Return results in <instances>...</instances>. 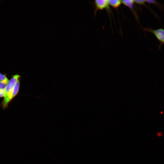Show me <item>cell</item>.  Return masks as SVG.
I'll list each match as a JSON object with an SVG mask.
<instances>
[{
    "label": "cell",
    "instance_id": "1",
    "mask_svg": "<svg viewBox=\"0 0 164 164\" xmlns=\"http://www.w3.org/2000/svg\"><path fill=\"white\" fill-rule=\"evenodd\" d=\"M21 77V76L17 74L12 75L7 83L4 98L1 103V106L3 109L6 108L12 100V94L14 87L17 81L20 79Z\"/></svg>",
    "mask_w": 164,
    "mask_h": 164
},
{
    "label": "cell",
    "instance_id": "2",
    "mask_svg": "<svg viewBox=\"0 0 164 164\" xmlns=\"http://www.w3.org/2000/svg\"><path fill=\"white\" fill-rule=\"evenodd\" d=\"M144 30L150 32L152 34L156 37L160 42V44L159 47H160L162 45L164 44V29L159 28L156 29H153L151 28H145Z\"/></svg>",
    "mask_w": 164,
    "mask_h": 164
},
{
    "label": "cell",
    "instance_id": "6",
    "mask_svg": "<svg viewBox=\"0 0 164 164\" xmlns=\"http://www.w3.org/2000/svg\"><path fill=\"white\" fill-rule=\"evenodd\" d=\"M121 3L123 4L132 9L134 3V0H125L121 1Z\"/></svg>",
    "mask_w": 164,
    "mask_h": 164
},
{
    "label": "cell",
    "instance_id": "4",
    "mask_svg": "<svg viewBox=\"0 0 164 164\" xmlns=\"http://www.w3.org/2000/svg\"><path fill=\"white\" fill-rule=\"evenodd\" d=\"M20 79L17 81L14 87L12 94V100L15 97L19 92L20 87Z\"/></svg>",
    "mask_w": 164,
    "mask_h": 164
},
{
    "label": "cell",
    "instance_id": "10",
    "mask_svg": "<svg viewBox=\"0 0 164 164\" xmlns=\"http://www.w3.org/2000/svg\"><path fill=\"white\" fill-rule=\"evenodd\" d=\"M6 84L0 82V91H5Z\"/></svg>",
    "mask_w": 164,
    "mask_h": 164
},
{
    "label": "cell",
    "instance_id": "5",
    "mask_svg": "<svg viewBox=\"0 0 164 164\" xmlns=\"http://www.w3.org/2000/svg\"><path fill=\"white\" fill-rule=\"evenodd\" d=\"M109 5H110L114 8L118 7L121 4V1L119 0H108Z\"/></svg>",
    "mask_w": 164,
    "mask_h": 164
},
{
    "label": "cell",
    "instance_id": "11",
    "mask_svg": "<svg viewBox=\"0 0 164 164\" xmlns=\"http://www.w3.org/2000/svg\"><path fill=\"white\" fill-rule=\"evenodd\" d=\"M5 95V91H0V98L4 97Z\"/></svg>",
    "mask_w": 164,
    "mask_h": 164
},
{
    "label": "cell",
    "instance_id": "7",
    "mask_svg": "<svg viewBox=\"0 0 164 164\" xmlns=\"http://www.w3.org/2000/svg\"><path fill=\"white\" fill-rule=\"evenodd\" d=\"M145 2L149 3L154 4L156 6L158 7L160 9H162L163 8V5L155 0H145Z\"/></svg>",
    "mask_w": 164,
    "mask_h": 164
},
{
    "label": "cell",
    "instance_id": "8",
    "mask_svg": "<svg viewBox=\"0 0 164 164\" xmlns=\"http://www.w3.org/2000/svg\"><path fill=\"white\" fill-rule=\"evenodd\" d=\"M9 80L5 74H3L0 72V82L6 84Z\"/></svg>",
    "mask_w": 164,
    "mask_h": 164
},
{
    "label": "cell",
    "instance_id": "3",
    "mask_svg": "<svg viewBox=\"0 0 164 164\" xmlns=\"http://www.w3.org/2000/svg\"><path fill=\"white\" fill-rule=\"evenodd\" d=\"M96 13L98 10H102L104 9H108L109 8V5L108 0H96L94 1Z\"/></svg>",
    "mask_w": 164,
    "mask_h": 164
},
{
    "label": "cell",
    "instance_id": "9",
    "mask_svg": "<svg viewBox=\"0 0 164 164\" xmlns=\"http://www.w3.org/2000/svg\"><path fill=\"white\" fill-rule=\"evenodd\" d=\"M134 3L139 5H144L146 2L145 0H134Z\"/></svg>",
    "mask_w": 164,
    "mask_h": 164
}]
</instances>
